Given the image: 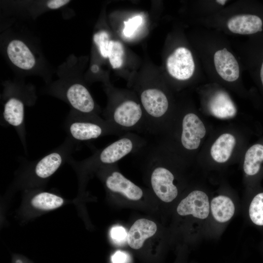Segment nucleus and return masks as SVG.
<instances>
[{"label": "nucleus", "instance_id": "f257e3e1", "mask_svg": "<svg viewBox=\"0 0 263 263\" xmlns=\"http://www.w3.org/2000/svg\"><path fill=\"white\" fill-rule=\"evenodd\" d=\"M148 143L147 139L133 132H128L119 136L116 141L99 149L90 157L77 162L71 157L69 161L83 169L115 164L126 156L136 153Z\"/></svg>", "mask_w": 263, "mask_h": 263}, {"label": "nucleus", "instance_id": "f03ea898", "mask_svg": "<svg viewBox=\"0 0 263 263\" xmlns=\"http://www.w3.org/2000/svg\"><path fill=\"white\" fill-rule=\"evenodd\" d=\"M114 103L104 119L122 134L128 132L148 134L145 113L141 103L132 98H122Z\"/></svg>", "mask_w": 263, "mask_h": 263}, {"label": "nucleus", "instance_id": "7ed1b4c3", "mask_svg": "<svg viewBox=\"0 0 263 263\" xmlns=\"http://www.w3.org/2000/svg\"><path fill=\"white\" fill-rule=\"evenodd\" d=\"M64 123L68 137L75 142L93 140L105 135L123 134L99 115L75 111L69 115Z\"/></svg>", "mask_w": 263, "mask_h": 263}, {"label": "nucleus", "instance_id": "20e7f679", "mask_svg": "<svg viewBox=\"0 0 263 263\" xmlns=\"http://www.w3.org/2000/svg\"><path fill=\"white\" fill-rule=\"evenodd\" d=\"M181 128L180 140L182 147L188 150L197 149L206 133L201 119L195 113H187L182 119Z\"/></svg>", "mask_w": 263, "mask_h": 263}, {"label": "nucleus", "instance_id": "39448f33", "mask_svg": "<svg viewBox=\"0 0 263 263\" xmlns=\"http://www.w3.org/2000/svg\"><path fill=\"white\" fill-rule=\"evenodd\" d=\"M167 69L173 78L179 80L190 78L195 70V64L191 52L180 47L176 49L167 59Z\"/></svg>", "mask_w": 263, "mask_h": 263}, {"label": "nucleus", "instance_id": "423d86ee", "mask_svg": "<svg viewBox=\"0 0 263 263\" xmlns=\"http://www.w3.org/2000/svg\"><path fill=\"white\" fill-rule=\"evenodd\" d=\"M113 165L107 166L109 172L106 167H103L107 171L105 178L107 188L111 191L120 193L130 200H139L143 196L142 189L115 169Z\"/></svg>", "mask_w": 263, "mask_h": 263}, {"label": "nucleus", "instance_id": "0eeeda50", "mask_svg": "<svg viewBox=\"0 0 263 263\" xmlns=\"http://www.w3.org/2000/svg\"><path fill=\"white\" fill-rule=\"evenodd\" d=\"M69 104L76 112L85 114L98 115L95 103L88 90L83 85H71L65 92Z\"/></svg>", "mask_w": 263, "mask_h": 263}, {"label": "nucleus", "instance_id": "6e6552de", "mask_svg": "<svg viewBox=\"0 0 263 263\" xmlns=\"http://www.w3.org/2000/svg\"><path fill=\"white\" fill-rule=\"evenodd\" d=\"M177 211L181 216L192 215L197 218L206 219L209 213L208 198L203 191L194 190L181 201Z\"/></svg>", "mask_w": 263, "mask_h": 263}, {"label": "nucleus", "instance_id": "1a4fd4ad", "mask_svg": "<svg viewBox=\"0 0 263 263\" xmlns=\"http://www.w3.org/2000/svg\"><path fill=\"white\" fill-rule=\"evenodd\" d=\"M214 63L218 75L228 82L236 80L240 75V68L234 56L226 48L216 51Z\"/></svg>", "mask_w": 263, "mask_h": 263}, {"label": "nucleus", "instance_id": "9d476101", "mask_svg": "<svg viewBox=\"0 0 263 263\" xmlns=\"http://www.w3.org/2000/svg\"><path fill=\"white\" fill-rule=\"evenodd\" d=\"M157 230V226L152 221L140 219L134 222L128 233L127 242L133 249L140 248L145 241L152 236Z\"/></svg>", "mask_w": 263, "mask_h": 263}, {"label": "nucleus", "instance_id": "9b49d317", "mask_svg": "<svg viewBox=\"0 0 263 263\" xmlns=\"http://www.w3.org/2000/svg\"><path fill=\"white\" fill-rule=\"evenodd\" d=\"M7 53L11 61L19 68L29 70L35 66L34 55L27 45L19 40L11 41L7 46Z\"/></svg>", "mask_w": 263, "mask_h": 263}, {"label": "nucleus", "instance_id": "f8f14e48", "mask_svg": "<svg viewBox=\"0 0 263 263\" xmlns=\"http://www.w3.org/2000/svg\"><path fill=\"white\" fill-rule=\"evenodd\" d=\"M210 113L214 116L222 119L234 117L237 113L236 107L227 93L218 91L211 97L208 104Z\"/></svg>", "mask_w": 263, "mask_h": 263}, {"label": "nucleus", "instance_id": "ddd939ff", "mask_svg": "<svg viewBox=\"0 0 263 263\" xmlns=\"http://www.w3.org/2000/svg\"><path fill=\"white\" fill-rule=\"evenodd\" d=\"M262 20L254 15L243 14L235 16L228 21L227 26L232 33L248 35L262 31Z\"/></svg>", "mask_w": 263, "mask_h": 263}, {"label": "nucleus", "instance_id": "4468645a", "mask_svg": "<svg viewBox=\"0 0 263 263\" xmlns=\"http://www.w3.org/2000/svg\"><path fill=\"white\" fill-rule=\"evenodd\" d=\"M235 144V138L232 134L224 133L221 135L211 148L212 158L218 163L225 162L230 158Z\"/></svg>", "mask_w": 263, "mask_h": 263}, {"label": "nucleus", "instance_id": "2eb2a0df", "mask_svg": "<svg viewBox=\"0 0 263 263\" xmlns=\"http://www.w3.org/2000/svg\"><path fill=\"white\" fill-rule=\"evenodd\" d=\"M210 208L214 218L220 223L229 220L235 211L234 205L229 197L219 195L212 199Z\"/></svg>", "mask_w": 263, "mask_h": 263}, {"label": "nucleus", "instance_id": "dca6fc26", "mask_svg": "<svg viewBox=\"0 0 263 263\" xmlns=\"http://www.w3.org/2000/svg\"><path fill=\"white\" fill-rule=\"evenodd\" d=\"M263 162V145L259 144L251 146L246 151L244 163V170L249 175L257 174Z\"/></svg>", "mask_w": 263, "mask_h": 263}, {"label": "nucleus", "instance_id": "f3484780", "mask_svg": "<svg viewBox=\"0 0 263 263\" xmlns=\"http://www.w3.org/2000/svg\"><path fill=\"white\" fill-rule=\"evenodd\" d=\"M63 199L54 194L42 192L35 195L31 200L33 206L37 208L50 210L58 208L63 204Z\"/></svg>", "mask_w": 263, "mask_h": 263}, {"label": "nucleus", "instance_id": "a211bd4d", "mask_svg": "<svg viewBox=\"0 0 263 263\" xmlns=\"http://www.w3.org/2000/svg\"><path fill=\"white\" fill-rule=\"evenodd\" d=\"M249 215L254 224L263 225V192L256 195L252 200L249 206Z\"/></svg>", "mask_w": 263, "mask_h": 263}, {"label": "nucleus", "instance_id": "6ab92c4d", "mask_svg": "<svg viewBox=\"0 0 263 263\" xmlns=\"http://www.w3.org/2000/svg\"><path fill=\"white\" fill-rule=\"evenodd\" d=\"M124 49L121 42L111 40L108 52V57L114 69L120 68L123 64Z\"/></svg>", "mask_w": 263, "mask_h": 263}, {"label": "nucleus", "instance_id": "aec40b11", "mask_svg": "<svg viewBox=\"0 0 263 263\" xmlns=\"http://www.w3.org/2000/svg\"><path fill=\"white\" fill-rule=\"evenodd\" d=\"M93 38L98 48L101 55L103 57H108V49L111 41L108 33L105 31H101L95 33Z\"/></svg>", "mask_w": 263, "mask_h": 263}, {"label": "nucleus", "instance_id": "412c9836", "mask_svg": "<svg viewBox=\"0 0 263 263\" xmlns=\"http://www.w3.org/2000/svg\"><path fill=\"white\" fill-rule=\"evenodd\" d=\"M142 22V18L140 16H136L124 22L125 27L123 33L126 37L132 36Z\"/></svg>", "mask_w": 263, "mask_h": 263}, {"label": "nucleus", "instance_id": "4be33fe9", "mask_svg": "<svg viewBox=\"0 0 263 263\" xmlns=\"http://www.w3.org/2000/svg\"><path fill=\"white\" fill-rule=\"evenodd\" d=\"M110 234L113 240L117 244L124 242L128 236L126 229L123 226L119 225L113 227Z\"/></svg>", "mask_w": 263, "mask_h": 263}, {"label": "nucleus", "instance_id": "5701e85b", "mask_svg": "<svg viewBox=\"0 0 263 263\" xmlns=\"http://www.w3.org/2000/svg\"><path fill=\"white\" fill-rule=\"evenodd\" d=\"M129 259L128 254L120 250L115 252L112 256V263H127Z\"/></svg>", "mask_w": 263, "mask_h": 263}, {"label": "nucleus", "instance_id": "b1692460", "mask_svg": "<svg viewBox=\"0 0 263 263\" xmlns=\"http://www.w3.org/2000/svg\"><path fill=\"white\" fill-rule=\"evenodd\" d=\"M70 0H52L47 2V6L53 9L59 8L68 3Z\"/></svg>", "mask_w": 263, "mask_h": 263}, {"label": "nucleus", "instance_id": "393cba45", "mask_svg": "<svg viewBox=\"0 0 263 263\" xmlns=\"http://www.w3.org/2000/svg\"><path fill=\"white\" fill-rule=\"evenodd\" d=\"M91 70L93 72L96 73L99 70V67L96 65H94L92 66Z\"/></svg>", "mask_w": 263, "mask_h": 263}, {"label": "nucleus", "instance_id": "a878e982", "mask_svg": "<svg viewBox=\"0 0 263 263\" xmlns=\"http://www.w3.org/2000/svg\"><path fill=\"white\" fill-rule=\"evenodd\" d=\"M260 76H261V81L263 85V62L262 63V67L261 68Z\"/></svg>", "mask_w": 263, "mask_h": 263}, {"label": "nucleus", "instance_id": "bb28decb", "mask_svg": "<svg viewBox=\"0 0 263 263\" xmlns=\"http://www.w3.org/2000/svg\"><path fill=\"white\" fill-rule=\"evenodd\" d=\"M226 1H227L226 0H216V2L220 4L221 5H224Z\"/></svg>", "mask_w": 263, "mask_h": 263}]
</instances>
